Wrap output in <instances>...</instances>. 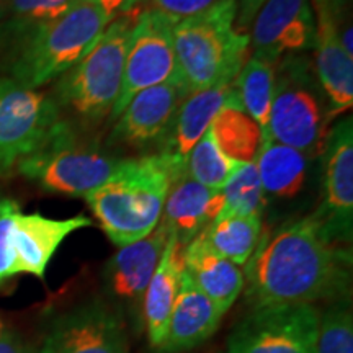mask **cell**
Instances as JSON below:
<instances>
[{
	"label": "cell",
	"instance_id": "1",
	"mask_svg": "<svg viewBox=\"0 0 353 353\" xmlns=\"http://www.w3.org/2000/svg\"><path fill=\"white\" fill-rule=\"evenodd\" d=\"M350 265V250L330 239L316 214L291 221L260 237L245 263L247 299L255 307L341 296Z\"/></svg>",
	"mask_w": 353,
	"mask_h": 353
},
{
	"label": "cell",
	"instance_id": "2",
	"mask_svg": "<svg viewBox=\"0 0 353 353\" xmlns=\"http://www.w3.org/2000/svg\"><path fill=\"white\" fill-rule=\"evenodd\" d=\"M183 174L187 165L164 154L125 159L85 200L108 239L123 247L144 239L157 228L167 193Z\"/></svg>",
	"mask_w": 353,
	"mask_h": 353
},
{
	"label": "cell",
	"instance_id": "3",
	"mask_svg": "<svg viewBox=\"0 0 353 353\" xmlns=\"http://www.w3.org/2000/svg\"><path fill=\"white\" fill-rule=\"evenodd\" d=\"M236 15L237 0H219L175 23L176 69L188 92L236 81L250 41L236 30Z\"/></svg>",
	"mask_w": 353,
	"mask_h": 353
},
{
	"label": "cell",
	"instance_id": "4",
	"mask_svg": "<svg viewBox=\"0 0 353 353\" xmlns=\"http://www.w3.org/2000/svg\"><path fill=\"white\" fill-rule=\"evenodd\" d=\"M108 17L90 0H81L59 19L32 30L12 68L13 81L33 88L74 68L100 38Z\"/></svg>",
	"mask_w": 353,
	"mask_h": 353
},
{
	"label": "cell",
	"instance_id": "5",
	"mask_svg": "<svg viewBox=\"0 0 353 353\" xmlns=\"http://www.w3.org/2000/svg\"><path fill=\"white\" fill-rule=\"evenodd\" d=\"M138 15L132 10L110 21L92 50L63 74L57 85L61 103L87 120L110 114L121 90L128 44Z\"/></svg>",
	"mask_w": 353,
	"mask_h": 353
},
{
	"label": "cell",
	"instance_id": "6",
	"mask_svg": "<svg viewBox=\"0 0 353 353\" xmlns=\"http://www.w3.org/2000/svg\"><path fill=\"white\" fill-rule=\"evenodd\" d=\"M324 95L309 63L290 56L275 74L268 138L304 154L322 151L332 118Z\"/></svg>",
	"mask_w": 353,
	"mask_h": 353
},
{
	"label": "cell",
	"instance_id": "7",
	"mask_svg": "<svg viewBox=\"0 0 353 353\" xmlns=\"http://www.w3.org/2000/svg\"><path fill=\"white\" fill-rule=\"evenodd\" d=\"M64 128L54 100L13 79H0V174L19 167Z\"/></svg>",
	"mask_w": 353,
	"mask_h": 353
},
{
	"label": "cell",
	"instance_id": "8",
	"mask_svg": "<svg viewBox=\"0 0 353 353\" xmlns=\"http://www.w3.org/2000/svg\"><path fill=\"white\" fill-rule=\"evenodd\" d=\"M121 164V159L77 144L68 126L38 152L21 161L19 172L46 192L85 198Z\"/></svg>",
	"mask_w": 353,
	"mask_h": 353
},
{
	"label": "cell",
	"instance_id": "9",
	"mask_svg": "<svg viewBox=\"0 0 353 353\" xmlns=\"http://www.w3.org/2000/svg\"><path fill=\"white\" fill-rule=\"evenodd\" d=\"M321 314L312 304H267L229 335L228 353H317Z\"/></svg>",
	"mask_w": 353,
	"mask_h": 353
},
{
	"label": "cell",
	"instance_id": "10",
	"mask_svg": "<svg viewBox=\"0 0 353 353\" xmlns=\"http://www.w3.org/2000/svg\"><path fill=\"white\" fill-rule=\"evenodd\" d=\"M175 23L154 8L138 15L128 44L120 95L110 112L112 120L120 117L136 94L180 79L172 38Z\"/></svg>",
	"mask_w": 353,
	"mask_h": 353
},
{
	"label": "cell",
	"instance_id": "11",
	"mask_svg": "<svg viewBox=\"0 0 353 353\" xmlns=\"http://www.w3.org/2000/svg\"><path fill=\"white\" fill-rule=\"evenodd\" d=\"M324 205L316 213L334 242L350 241L353 218V126L352 117L337 123L322 144Z\"/></svg>",
	"mask_w": 353,
	"mask_h": 353
},
{
	"label": "cell",
	"instance_id": "12",
	"mask_svg": "<svg viewBox=\"0 0 353 353\" xmlns=\"http://www.w3.org/2000/svg\"><path fill=\"white\" fill-rule=\"evenodd\" d=\"M311 0H267L252 21L254 56L276 64L283 56L316 46Z\"/></svg>",
	"mask_w": 353,
	"mask_h": 353
},
{
	"label": "cell",
	"instance_id": "13",
	"mask_svg": "<svg viewBox=\"0 0 353 353\" xmlns=\"http://www.w3.org/2000/svg\"><path fill=\"white\" fill-rule=\"evenodd\" d=\"M188 94L182 79L136 94L117 118L110 143L141 149L164 138L170 130L176 110Z\"/></svg>",
	"mask_w": 353,
	"mask_h": 353
},
{
	"label": "cell",
	"instance_id": "14",
	"mask_svg": "<svg viewBox=\"0 0 353 353\" xmlns=\"http://www.w3.org/2000/svg\"><path fill=\"white\" fill-rule=\"evenodd\" d=\"M39 353H126L125 330L107 309L85 307L57 321Z\"/></svg>",
	"mask_w": 353,
	"mask_h": 353
},
{
	"label": "cell",
	"instance_id": "15",
	"mask_svg": "<svg viewBox=\"0 0 353 353\" xmlns=\"http://www.w3.org/2000/svg\"><path fill=\"white\" fill-rule=\"evenodd\" d=\"M88 226H92V221L82 214L69 219H51L39 213L23 214L20 211L13 228V275L28 273L44 278L48 263L65 237Z\"/></svg>",
	"mask_w": 353,
	"mask_h": 353
},
{
	"label": "cell",
	"instance_id": "16",
	"mask_svg": "<svg viewBox=\"0 0 353 353\" xmlns=\"http://www.w3.org/2000/svg\"><path fill=\"white\" fill-rule=\"evenodd\" d=\"M236 85L219 83L201 90L190 92L180 103L169 132L165 134V148L161 154L187 165V157L205 132L210 130L219 110L237 99Z\"/></svg>",
	"mask_w": 353,
	"mask_h": 353
},
{
	"label": "cell",
	"instance_id": "17",
	"mask_svg": "<svg viewBox=\"0 0 353 353\" xmlns=\"http://www.w3.org/2000/svg\"><path fill=\"white\" fill-rule=\"evenodd\" d=\"M169 237V228L161 221L149 236L123 245L114 254L107 268L108 286L114 296L138 306L143 304L145 288L164 254Z\"/></svg>",
	"mask_w": 353,
	"mask_h": 353
},
{
	"label": "cell",
	"instance_id": "18",
	"mask_svg": "<svg viewBox=\"0 0 353 353\" xmlns=\"http://www.w3.org/2000/svg\"><path fill=\"white\" fill-rule=\"evenodd\" d=\"M223 316L224 312L196 288L183 270L165 337L159 348L175 353L200 345L218 330Z\"/></svg>",
	"mask_w": 353,
	"mask_h": 353
},
{
	"label": "cell",
	"instance_id": "19",
	"mask_svg": "<svg viewBox=\"0 0 353 353\" xmlns=\"http://www.w3.org/2000/svg\"><path fill=\"white\" fill-rule=\"evenodd\" d=\"M223 206L224 195L221 190L203 187L188 174H183L167 193L161 221L185 247L218 218Z\"/></svg>",
	"mask_w": 353,
	"mask_h": 353
},
{
	"label": "cell",
	"instance_id": "20",
	"mask_svg": "<svg viewBox=\"0 0 353 353\" xmlns=\"http://www.w3.org/2000/svg\"><path fill=\"white\" fill-rule=\"evenodd\" d=\"M183 270L192 278L196 288L226 314L244 290V273L232 262L216 252L198 234L183 247Z\"/></svg>",
	"mask_w": 353,
	"mask_h": 353
},
{
	"label": "cell",
	"instance_id": "21",
	"mask_svg": "<svg viewBox=\"0 0 353 353\" xmlns=\"http://www.w3.org/2000/svg\"><path fill=\"white\" fill-rule=\"evenodd\" d=\"M316 74L327 97L330 113L347 112L353 105V57L347 54L339 41L335 19L317 15Z\"/></svg>",
	"mask_w": 353,
	"mask_h": 353
},
{
	"label": "cell",
	"instance_id": "22",
	"mask_svg": "<svg viewBox=\"0 0 353 353\" xmlns=\"http://www.w3.org/2000/svg\"><path fill=\"white\" fill-rule=\"evenodd\" d=\"M183 273V245L175 234L170 232L165 250L162 254L154 275L145 288L143 298V316L148 329L149 341L154 347H161L167 325L174 309L180 280Z\"/></svg>",
	"mask_w": 353,
	"mask_h": 353
},
{
	"label": "cell",
	"instance_id": "23",
	"mask_svg": "<svg viewBox=\"0 0 353 353\" xmlns=\"http://www.w3.org/2000/svg\"><path fill=\"white\" fill-rule=\"evenodd\" d=\"M255 159L265 195L294 198L301 192L307 174L306 154L268 138L260 144Z\"/></svg>",
	"mask_w": 353,
	"mask_h": 353
},
{
	"label": "cell",
	"instance_id": "24",
	"mask_svg": "<svg viewBox=\"0 0 353 353\" xmlns=\"http://www.w3.org/2000/svg\"><path fill=\"white\" fill-rule=\"evenodd\" d=\"M210 131L219 151L226 157L239 164H250L255 161L262 144V132L257 123L244 112L239 97L219 110Z\"/></svg>",
	"mask_w": 353,
	"mask_h": 353
},
{
	"label": "cell",
	"instance_id": "25",
	"mask_svg": "<svg viewBox=\"0 0 353 353\" xmlns=\"http://www.w3.org/2000/svg\"><path fill=\"white\" fill-rule=\"evenodd\" d=\"M275 74L276 64L252 56L247 61L237 81L234 82L244 112L257 123L262 132V143L268 139V123L275 94Z\"/></svg>",
	"mask_w": 353,
	"mask_h": 353
},
{
	"label": "cell",
	"instance_id": "26",
	"mask_svg": "<svg viewBox=\"0 0 353 353\" xmlns=\"http://www.w3.org/2000/svg\"><path fill=\"white\" fill-rule=\"evenodd\" d=\"M208 244L229 262L242 267L252 257L262 237L260 216H229L218 218L203 231Z\"/></svg>",
	"mask_w": 353,
	"mask_h": 353
},
{
	"label": "cell",
	"instance_id": "27",
	"mask_svg": "<svg viewBox=\"0 0 353 353\" xmlns=\"http://www.w3.org/2000/svg\"><path fill=\"white\" fill-rule=\"evenodd\" d=\"M221 192L224 195V206L218 218H229V216L262 218L267 200L254 162L237 167Z\"/></svg>",
	"mask_w": 353,
	"mask_h": 353
},
{
	"label": "cell",
	"instance_id": "28",
	"mask_svg": "<svg viewBox=\"0 0 353 353\" xmlns=\"http://www.w3.org/2000/svg\"><path fill=\"white\" fill-rule=\"evenodd\" d=\"M239 165V162L232 161L219 151L210 130L187 157V174L195 182L211 190H223L229 176Z\"/></svg>",
	"mask_w": 353,
	"mask_h": 353
},
{
	"label": "cell",
	"instance_id": "29",
	"mask_svg": "<svg viewBox=\"0 0 353 353\" xmlns=\"http://www.w3.org/2000/svg\"><path fill=\"white\" fill-rule=\"evenodd\" d=\"M317 353H353V321L345 304H337L321 316Z\"/></svg>",
	"mask_w": 353,
	"mask_h": 353
},
{
	"label": "cell",
	"instance_id": "30",
	"mask_svg": "<svg viewBox=\"0 0 353 353\" xmlns=\"http://www.w3.org/2000/svg\"><path fill=\"white\" fill-rule=\"evenodd\" d=\"M81 0H10L17 23L28 28L48 23L69 12Z\"/></svg>",
	"mask_w": 353,
	"mask_h": 353
},
{
	"label": "cell",
	"instance_id": "31",
	"mask_svg": "<svg viewBox=\"0 0 353 353\" xmlns=\"http://www.w3.org/2000/svg\"><path fill=\"white\" fill-rule=\"evenodd\" d=\"M20 213L19 203L12 198L0 196V285L13 276L15 250H13V228Z\"/></svg>",
	"mask_w": 353,
	"mask_h": 353
},
{
	"label": "cell",
	"instance_id": "32",
	"mask_svg": "<svg viewBox=\"0 0 353 353\" xmlns=\"http://www.w3.org/2000/svg\"><path fill=\"white\" fill-rule=\"evenodd\" d=\"M216 2L219 0H152V6L154 10L164 13L172 20L180 21L206 10Z\"/></svg>",
	"mask_w": 353,
	"mask_h": 353
},
{
	"label": "cell",
	"instance_id": "33",
	"mask_svg": "<svg viewBox=\"0 0 353 353\" xmlns=\"http://www.w3.org/2000/svg\"><path fill=\"white\" fill-rule=\"evenodd\" d=\"M267 0H237V15H236V30L241 33H247L252 26V21L260 10V7Z\"/></svg>",
	"mask_w": 353,
	"mask_h": 353
},
{
	"label": "cell",
	"instance_id": "34",
	"mask_svg": "<svg viewBox=\"0 0 353 353\" xmlns=\"http://www.w3.org/2000/svg\"><path fill=\"white\" fill-rule=\"evenodd\" d=\"M90 2H94L95 6L108 17V20L112 21L114 19H118V17L125 15L128 12L136 10V7H138L143 0H90Z\"/></svg>",
	"mask_w": 353,
	"mask_h": 353
},
{
	"label": "cell",
	"instance_id": "35",
	"mask_svg": "<svg viewBox=\"0 0 353 353\" xmlns=\"http://www.w3.org/2000/svg\"><path fill=\"white\" fill-rule=\"evenodd\" d=\"M0 353H34L19 335L12 330L0 329Z\"/></svg>",
	"mask_w": 353,
	"mask_h": 353
},
{
	"label": "cell",
	"instance_id": "36",
	"mask_svg": "<svg viewBox=\"0 0 353 353\" xmlns=\"http://www.w3.org/2000/svg\"><path fill=\"white\" fill-rule=\"evenodd\" d=\"M345 2H347V0H312L317 15H322V13H325V15L334 17V19H337L339 12L342 10L343 3H345Z\"/></svg>",
	"mask_w": 353,
	"mask_h": 353
},
{
	"label": "cell",
	"instance_id": "37",
	"mask_svg": "<svg viewBox=\"0 0 353 353\" xmlns=\"http://www.w3.org/2000/svg\"><path fill=\"white\" fill-rule=\"evenodd\" d=\"M2 12H3L2 10V2H0V17H2Z\"/></svg>",
	"mask_w": 353,
	"mask_h": 353
},
{
	"label": "cell",
	"instance_id": "38",
	"mask_svg": "<svg viewBox=\"0 0 353 353\" xmlns=\"http://www.w3.org/2000/svg\"><path fill=\"white\" fill-rule=\"evenodd\" d=\"M0 2H2V3H3V2H10V0H0Z\"/></svg>",
	"mask_w": 353,
	"mask_h": 353
},
{
	"label": "cell",
	"instance_id": "39",
	"mask_svg": "<svg viewBox=\"0 0 353 353\" xmlns=\"http://www.w3.org/2000/svg\"><path fill=\"white\" fill-rule=\"evenodd\" d=\"M0 329H2V324H0Z\"/></svg>",
	"mask_w": 353,
	"mask_h": 353
}]
</instances>
